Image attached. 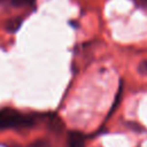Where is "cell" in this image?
Wrapping results in <instances>:
<instances>
[{"label":"cell","mask_w":147,"mask_h":147,"mask_svg":"<svg viewBox=\"0 0 147 147\" xmlns=\"http://www.w3.org/2000/svg\"><path fill=\"white\" fill-rule=\"evenodd\" d=\"M37 123L36 114H25L13 108L0 109V130L5 129H25Z\"/></svg>","instance_id":"cell-1"},{"label":"cell","mask_w":147,"mask_h":147,"mask_svg":"<svg viewBox=\"0 0 147 147\" xmlns=\"http://www.w3.org/2000/svg\"><path fill=\"white\" fill-rule=\"evenodd\" d=\"M86 136L80 131H69L67 137L68 147H85Z\"/></svg>","instance_id":"cell-2"},{"label":"cell","mask_w":147,"mask_h":147,"mask_svg":"<svg viewBox=\"0 0 147 147\" xmlns=\"http://www.w3.org/2000/svg\"><path fill=\"white\" fill-rule=\"evenodd\" d=\"M10 147H11V146H10ZM15 147H18V146H15Z\"/></svg>","instance_id":"cell-8"},{"label":"cell","mask_w":147,"mask_h":147,"mask_svg":"<svg viewBox=\"0 0 147 147\" xmlns=\"http://www.w3.org/2000/svg\"><path fill=\"white\" fill-rule=\"evenodd\" d=\"M136 1L141 3V5H144V6H147V0H136Z\"/></svg>","instance_id":"cell-7"},{"label":"cell","mask_w":147,"mask_h":147,"mask_svg":"<svg viewBox=\"0 0 147 147\" xmlns=\"http://www.w3.org/2000/svg\"><path fill=\"white\" fill-rule=\"evenodd\" d=\"M22 23H23V18L22 17H13V18H10V20H8L6 22L5 28H6V30L8 32L14 33V32H16L21 28Z\"/></svg>","instance_id":"cell-3"},{"label":"cell","mask_w":147,"mask_h":147,"mask_svg":"<svg viewBox=\"0 0 147 147\" xmlns=\"http://www.w3.org/2000/svg\"><path fill=\"white\" fill-rule=\"evenodd\" d=\"M0 2H7L15 7H25V6H32L36 0H0Z\"/></svg>","instance_id":"cell-4"},{"label":"cell","mask_w":147,"mask_h":147,"mask_svg":"<svg viewBox=\"0 0 147 147\" xmlns=\"http://www.w3.org/2000/svg\"><path fill=\"white\" fill-rule=\"evenodd\" d=\"M28 147H51V144L46 139H38V140H34L33 142H31Z\"/></svg>","instance_id":"cell-5"},{"label":"cell","mask_w":147,"mask_h":147,"mask_svg":"<svg viewBox=\"0 0 147 147\" xmlns=\"http://www.w3.org/2000/svg\"><path fill=\"white\" fill-rule=\"evenodd\" d=\"M140 68H141V70H142L145 74H147V60H146V61H144V62H141Z\"/></svg>","instance_id":"cell-6"}]
</instances>
